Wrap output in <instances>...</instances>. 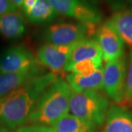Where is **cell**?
<instances>
[{"label":"cell","instance_id":"6da1fadb","mask_svg":"<svg viewBox=\"0 0 132 132\" xmlns=\"http://www.w3.org/2000/svg\"><path fill=\"white\" fill-rule=\"evenodd\" d=\"M52 72L41 73L0 99V124L10 129L23 126L44 91L56 80Z\"/></svg>","mask_w":132,"mask_h":132},{"label":"cell","instance_id":"7a4b0ae2","mask_svg":"<svg viewBox=\"0 0 132 132\" xmlns=\"http://www.w3.org/2000/svg\"><path fill=\"white\" fill-rule=\"evenodd\" d=\"M71 93L66 80L58 77L39 98L29 118V122L36 125L52 126L69 113Z\"/></svg>","mask_w":132,"mask_h":132},{"label":"cell","instance_id":"3957f363","mask_svg":"<svg viewBox=\"0 0 132 132\" xmlns=\"http://www.w3.org/2000/svg\"><path fill=\"white\" fill-rule=\"evenodd\" d=\"M109 107L108 99L100 91L71 93L69 104L71 114L95 126L104 124Z\"/></svg>","mask_w":132,"mask_h":132},{"label":"cell","instance_id":"277c9868","mask_svg":"<svg viewBox=\"0 0 132 132\" xmlns=\"http://www.w3.org/2000/svg\"><path fill=\"white\" fill-rule=\"evenodd\" d=\"M98 27L79 22H57L46 29L43 37L48 43L68 46L90 38L95 34Z\"/></svg>","mask_w":132,"mask_h":132},{"label":"cell","instance_id":"5b68a950","mask_svg":"<svg viewBox=\"0 0 132 132\" xmlns=\"http://www.w3.org/2000/svg\"><path fill=\"white\" fill-rule=\"evenodd\" d=\"M59 14L77 22L98 26L103 19L99 9L89 0H47Z\"/></svg>","mask_w":132,"mask_h":132},{"label":"cell","instance_id":"8992f818","mask_svg":"<svg viewBox=\"0 0 132 132\" xmlns=\"http://www.w3.org/2000/svg\"><path fill=\"white\" fill-rule=\"evenodd\" d=\"M127 60L126 56L106 62L103 72V90L118 105L123 104Z\"/></svg>","mask_w":132,"mask_h":132},{"label":"cell","instance_id":"52a82bcc","mask_svg":"<svg viewBox=\"0 0 132 132\" xmlns=\"http://www.w3.org/2000/svg\"><path fill=\"white\" fill-rule=\"evenodd\" d=\"M40 66L37 57L24 46H15L0 54V73H19Z\"/></svg>","mask_w":132,"mask_h":132},{"label":"cell","instance_id":"ba28073f","mask_svg":"<svg viewBox=\"0 0 132 132\" xmlns=\"http://www.w3.org/2000/svg\"><path fill=\"white\" fill-rule=\"evenodd\" d=\"M95 40L101 50L103 61H113L125 55V43L118 33L106 21L98 27Z\"/></svg>","mask_w":132,"mask_h":132},{"label":"cell","instance_id":"9c48e42d","mask_svg":"<svg viewBox=\"0 0 132 132\" xmlns=\"http://www.w3.org/2000/svg\"><path fill=\"white\" fill-rule=\"evenodd\" d=\"M77 43L59 46L46 43L38 48L37 59L40 65L46 67L52 73L57 75L65 71V67L71 52Z\"/></svg>","mask_w":132,"mask_h":132},{"label":"cell","instance_id":"30bf717a","mask_svg":"<svg viewBox=\"0 0 132 132\" xmlns=\"http://www.w3.org/2000/svg\"><path fill=\"white\" fill-rule=\"evenodd\" d=\"M103 132H132V114L118 104L109 106Z\"/></svg>","mask_w":132,"mask_h":132},{"label":"cell","instance_id":"8fae6325","mask_svg":"<svg viewBox=\"0 0 132 132\" xmlns=\"http://www.w3.org/2000/svg\"><path fill=\"white\" fill-rule=\"evenodd\" d=\"M24 15L19 10L10 12L0 16V35L7 40H19L27 32Z\"/></svg>","mask_w":132,"mask_h":132},{"label":"cell","instance_id":"7c38bea8","mask_svg":"<svg viewBox=\"0 0 132 132\" xmlns=\"http://www.w3.org/2000/svg\"><path fill=\"white\" fill-rule=\"evenodd\" d=\"M103 72L104 67L90 75H79L68 73L66 76V81L71 90L75 93H81L87 90H103Z\"/></svg>","mask_w":132,"mask_h":132},{"label":"cell","instance_id":"4fadbf2b","mask_svg":"<svg viewBox=\"0 0 132 132\" xmlns=\"http://www.w3.org/2000/svg\"><path fill=\"white\" fill-rule=\"evenodd\" d=\"M106 22L118 33L125 43L132 48V8L118 10Z\"/></svg>","mask_w":132,"mask_h":132},{"label":"cell","instance_id":"5bb4252c","mask_svg":"<svg viewBox=\"0 0 132 132\" xmlns=\"http://www.w3.org/2000/svg\"><path fill=\"white\" fill-rule=\"evenodd\" d=\"M41 73L40 67L19 73H0V99Z\"/></svg>","mask_w":132,"mask_h":132},{"label":"cell","instance_id":"9a60e30c","mask_svg":"<svg viewBox=\"0 0 132 132\" xmlns=\"http://www.w3.org/2000/svg\"><path fill=\"white\" fill-rule=\"evenodd\" d=\"M87 60H103L101 50L95 38L85 39L78 43L71 52L65 67Z\"/></svg>","mask_w":132,"mask_h":132},{"label":"cell","instance_id":"2e32d148","mask_svg":"<svg viewBox=\"0 0 132 132\" xmlns=\"http://www.w3.org/2000/svg\"><path fill=\"white\" fill-rule=\"evenodd\" d=\"M59 13L47 0H38L30 10L24 13L25 19L32 24H43L52 22Z\"/></svg>","mask_w":132,"mask_h":132},{"label":"cell","instance_id":"e0dca14e","mask_svg":"<svg viewBox=\"0 0 132 132\" xmlns=\"http://www.w3.org/2000/svg\"><path fill=\"white\" fill-rule=\"evenodd\" d=\"M95 127L70 113L65 114L52 125L55 132H89L94 131Z\"/></svg>","mask_w":132,"mask_h":132},{"label":"cell","instance_id":"ac0fdd59","mask_svg":"<svg viewBox=\"0 0 132 132\" xmlns=\"http://www.w3.org/2000/svg\"><path fill=\"white\" fill-rule=\"evenodd\" d=\"M103 66V60H87L66 66L65 71L69 73L90 75Z\"/></svg>","mask_w":132,"mask_h":132},{"label":"cell","instance_id":"d6986e66","mask_svg":"<svg viewBox=\"0 0 132 132\" xmlns=\"http://www.w3.org/2000/svg\"><path fill=\"white\" fill-rule=\"evenodd\" d=\"M132 103V48L126 68V76L125 84V92L123 104L120 106H126Z\"/></svg>","mask_w":132,"mask_h":132},{"label":"cell","instance_id":"ffe728a7","mask_svg":"<svg viewBox=\"0 0 132 132\" xmlns=\"http://www.w3.org/2000/svg\"><path fill=\"white\" fill-rule=\"evenodd\" d=\"M15 132H55L52 127L43 125H36L21 126L17 129Z\"/></svg>","mask_w":132,"mask_h":132},{"label":"cell","instance_id":"44dd1931","mask_svg":"<svg viewBox=\"0 0 132 132\" xmlns=\"http://www.w3.org/2000/svg\"><path fill=\"white\" fill-rule=\"evenodd\" d=\"M19 10L10 0H0V16L10 12Z\"/></svg>","mask_w":132,"mask_h":132},{"label":"cell","instance_id":"7402d4cb","mask_svg":"<svg viewBox=\"0 0 132 132\" xmlns=\"http://www.w3.org/2000/svg\"><path fill=\"white\" fill-rule=\"evenodd\" d=\"M38 2V0H23L22 5L21 7L23 13L30 10L35 5L37 4Z\"/></svg>","mask_w":132,"mask_h":132},{"label":"cell","instance_id":"603a6c76","mask_svg":"<svg viewBox=\"0 0 132 132\" xmlns=\"http://www.w3.org/2000/svg\"><path fill=\"white\" fill-rule=\"evenodd\" d=\"M10 2H12L18 9H21V5H22V2H23V0H10Z\"/></svg>","mask_w":132,"mask_h":132},{"label":"cell","instance_id":"cb8c5ba5","mask_svg":"<svg viewBox=\"0 0 132 132\" xmlns=\"http://www.w3.org/2000/svg\"><path fill=\"white\" fill-rule=\"evenodd\" d=\"M0 132H10L8 131V129H7L6 128L0 127Z\"/></svg>","mask_w":132,"mask_h":132},{"label":"cell","instance_id":"d4e9b609","mask_svg":"<svg viewBox=\"0 0 132 132\" xmlns=\"http://www.w3.org/2000/svg\"><path fill=\"white\" fill-rule=\"evenodd\" d=\"M89 132H94V131H89Z\"/></svg>","mask_w":132,"mask_h":132}]
</instances>
